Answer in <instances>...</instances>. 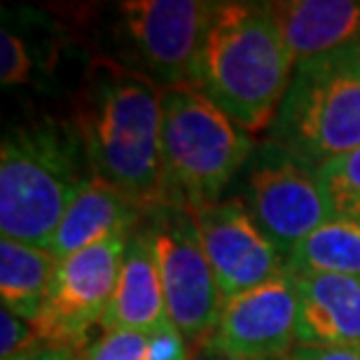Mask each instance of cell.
I'll return each mask as SVG.
<instances>
[{"label": "cell", "mask_w": 360, "mask_h": 360, "mask_svg": "<svg viewBox=\"0 0 360 360\" xmlns=\"http://www.w3.org/2000/svg\"><path fill=\"white\" fill-rule=\"evenodd\" d=\"M59 260L49 248L17 239L0 241V300L3 309L33 323L45 307Z\"/></svg>", "instance_id": "obj_16"}, {"label": "cell", "mask_w": 360, "mask_h": 360, "mask_svg": "<svg viewBox=\"0 0 360 360\" xmlns=\"http://www.w3.org/2000/svg\"><path fill=\"white\" fill-rule=\"evenodd\" d=\"M283 360H360L358 347H304L295 344Z\"/></svg>", "instance_id": "obj_22"}, {"label": "cell", "mask_w": 360, "mask_h": 360, "mask_svg": "<svg viewBox=\"0 0 360 360\" xmlns=\"http://www.w3.org/2000/svg\"><path fill=\"white\" fill-rule=\"evenodd\" d=\"M192 220L225 300L288 271L283 250L262 232L236 194L194 213Z\"/></svg>", "instance_id": "obj_11"}, {"label": "cell", "mask_w": 360, "mask_h": 360, "mask_svg": "<svg viewBox=\"0 0 360 360\" xmlns=\"http://www.w3.org/2000/svg\"><path fill=\"white\" fill-rule=\"evenodd\" d=\"M129 236L77 250L56 264L54 278L35 321L40 344L77 351L89 330L101 326L110 304Z\"/></svg>", "instance_id": "obj_9"}, {"label": "cell", "mask_w": 360, "mask_h": 360, "mask_svg": "<svg viewBox=\"0 0 360 360\" xmlns=\"http://www.w3.org/2000/svg\"><path fill=\"white\" fill-rule=\"evenodd\" d=\"M215 3L204 0H124L115 7L120 63L160 89L192 84ZM117 61V59H115Z\"/></svg>", "instance_id": "obj_6"}, {"label": "cell", "mask_w": 360, "mask_h": 360, "mask_svg": "<svg viewBox=\"0 0 360 360\" xmlns=\"http://www.w3.org/2000/svg\"><path fill=\"white\" fill-rule=\"evenodd\" d=\"M84 360H187L190 342L174 326L136 333L108 330L82 354Z\"/></svg>", "instance_id": "obj_18"}, {"label": "cell", "mask_w": 360, "mask_h": 360, "mask_svg": "<svg viewBox=\"0 0 360 360\" xmlns=\"http://www.w3.org/2000/svg\"><path fill=\"white\" fill-rule=\"evenodd\" d=\"M94 178L73 122L38 117L12 124L0 143V232L47 248L59 222Z\"/></svg>", "instance_id": "obj_3"}, {"label": "cell", "mask_w": 360, "mask_h": 360, "mask_svg": "<svg viewBox=\"0 0 360 360\" xmlns=\"http://www.w3.org/2000/svg\"><path fill=\"white\" fill-rule=\"evenodd\" d=\"M206 360H243V358H229V356H213L211 358H206Z\"/></svg>", "instance_id": "obj_24"}, {"label": "cell", "mask_w": 360, "mask_h": 360, "mask_svg": "<svg viewBox=\"0 0 360 360\" xmlns=\"http://www.w3.org/2000/svg\"><path fill=\"white\" fill-rule=\"evenodd\" d=\"M267 141L314 169L360 148V40L295 66Z\"/></svg>", "instance_id": "obj_5"}, {"label": "cell", "mask_w": 360, "mask_h": 360, "mask_svg": "<svg viewBox=\"0 0 360 360\" xmlns=\"http://www.w3.org/2000/svg\"><path fill=\"white\" fill-rule=\"evenodd\" d=\"M295 59L267 3H215L192 87L243 131H269Z\"/></svg>", "instance_id": "obj_2"}, {"label": "cell", "mask_w": 360, "mask_h": 360, "mask_svg": "<svg viewBox=\"0 0 360 360\" xmlns=\"http://www.w3.org/2000/svg\"><path fill=\"white\" fill-rule=\"evenodd\" d=\"M297 283L283 271L225 300L206 349L213 356L283 360L297 340Z\"/></svg>", "instance_id": "obj_10"}, {"label": "cell", "mask_w": 360, "mask_h": 360, "mask_svg": "<svg viewBox=\"0 0 360 360\" xmlns=\"http://www.w3.org/2000/svg\"><path fill=\"white\" fill-rule=\"evenodd\" d=\"M319 178L333 213L360 220V148L323 164Z\"/></svg>", "instance_id": "obj_19"}, {"label": "cell", "mask_w": 360, "mask_h": 360, "mask_svg": "<svg viewBox=\"0 0 360 360\" xmlns=\"http://www.w3.org/2000/svg\"><path fill=\"white\" fill-rule=\"evenodd\" d=\"M160 262L169 321L190 347H206L225 304L192 215L160 206L146 215Z\"/></svg>", "instance_id": "obj_8"}, {"label": "cell", "mask_w": 360, "mask_h": 360, "mask_svg": "<svg viewBox=\"0 0 360 360\" xmlns=\"http://www.w3.org/2000/svg\"><path fill=\"white\" fill-rule=\"evenodd\" d=\"M68 360H84V358H82V354H80V351H70Z\"/></svg>", "instance_id": "obj_25"}, {"label": "cell", "mask_w": 360, "mask_h": 360, "mask_svg": "<svg viewBox=\"0 0 360 360\" xmlns=\"http://www.w3.org/2000/svg\"><path fill=\"white\" fill-rule=\"evenodd\" d=\"M267 5L295 66L360 40V3L354 0H281Z\"/></svg>", "instance_id": "obj_15"}, {"label": "cell", "mask_w": 360, "mask_h": 360, "mask_svg": "<svg viewBox=\"0 0 360 360\" xmlns=\"http://www.w3.org/2000/svg\"><path fill=\"white\" fill-rule=\"evenodd\" d=\"M148 211L98 178H89L70 201L56 232L49 241V253L56 260L103 241L129 236L143 225Z\"/></svg>", "instance_id": "obj_14"}, {"label": "cell", "mask_w": 360, "mask_h": 360, "mask_svg": "<svg viewBox=\"0 0 360 360\" xmlns=\"http://www.w3.org/2000/svg\"><path fill=\"white\" fill-rule=\"evenodd\" d=\"M68 356H70V351L66 349H52V347L40 344V347L28 356V360H68Z\"/></svg>", "instance_id": "obj_23"}, {"label": "cell", "mask_w": 360, "mask_h": 360, "mask_svg": "<svg viewBox=\"0 0 360 360\" xmlns=\"http://www.w3.org/2000/svg\"><path fill=\"white\" fill-rule=\"evenodd\" d=\"M292 276L297 283V344L358 347L360 276L314 271H292Z\"/></svg>", "instance_id": "obj_12"}, {"label": "cell", "mask_w": 360, "mask_h": 360, "mask_svg": "<svg viewBox=\"0 0 360 360\" xmlns=\"http://www.w3.org/2000/svg\"><path fill=\"white\" fill-rule=\"evenodd\" d=\"M288 269L360 276V220L330 218L295 248Z\"/></svg>", "instance_id": "obj_17"}, {"label": "cell", "mask_w": 360, "mask_h": 360, "mask_svg": "<svg viewBox=\"0 0 360 360\" xmlns=\"http://www.w3.org/2000/svg\"><path fill=\"white\" fill-rule=\"evenodd\" d=\"M255 150V141L192 84L162 89L164 206L190 215L218 204Z\"/></svg>", "instance_id": "obj_4"}, {"label": "cell", "mask_w": 360, "mask_h": 360, "mask_svg": "<svg viewBox=\"0 0 360 360\" xmlns=\"http://www.w3.org/2000/svg\"><path fill=\"white\" fill-rule=\"evenodd\" d=\"M239 180L241 192L236 197L288 260L309 234L335 218L319 169L271 141L255 146Z\"/></svg>", "instance_id": "obj_7"}, {"label": "cell", "mask_w": 360, "mask_h": 360, "mask_svg": "<svg viewBox=\"0 0 360 360\" xmlns=\"http://www.w3.org/2000/svg\"><path fill=\"white\" fill-rule=\"evenodd\" d=\"M80 134L94 178L143 211L164 206L162 89L112 56L91 59L75 101Z\"/></svg>", "instance_id": "obj_1"}, {"label": "cell", "mask_w": 360, "mask_h": 360, "mask_svg": "<svg viewBox=\"0 0 360 360\" xmlns=\"http://www.w3.org/2000/svg\"><path fill=\"white\" fill-rule=\"evenodd\" d=\"M35 347H40V337L33 323L3 309L0 311V360L24 354Z\"/></svg>", "instance_id": "obj_21"}, {"label": "cell", "mask_w": 360, "mask_h": 360, "mask_svg": "<svg viewBox=\"0 0 360 360\" xmlns=\"http://www.w3.org/2000/svg\"><path fill=\"white\" fill-rule=\"evenodd\" d=\"M33 68L35 66L28 45L17 33L10 31V26H3V31H0V80H3V87L28 84Z\"/></svg>", "instance_id": "obj_20"}, {"label": "cell", "mask_w": 360, "mask_h": 360, "mask_svg": "<svg viewBox=\"0 0 360 360\" xmlns=\"http://www.w3.org/2000/svg\"><path fill=\"white\" fill-rule=\"evenodd\" d=\"M101 326H103V333L108 330L153 333V330L171 326L160 262H157L155 243L146 220L127 239L117 285H115L112 300L105 309Z\"/></svg>", "instance_id": "obj_13"}]
</instances>
